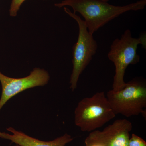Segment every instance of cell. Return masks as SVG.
I'll return each instance as SVG.
<instances>
[{
	"instance_id": "5b68a950",
	"label": "cell",
	"mask_w": 146,
	"mask_h": 146,
	"mask_svg": "<svg viewBox=\"0 0 146 146\" xmlns=\"http://www.w3.org/2000/svg\"><path fill=\"white\" fill-rule=\"evenodd\" d=\"M64 9L76 21L79 27L78 38L73 48V70L70 82V89L74 91L77 87L80 75L96 53L98 44L93 35L88 31L84 21L67 7H64Z\"/></svg>"
},
{
	"instance_id": "8fae6325",
	"label": "cell",
	"mask_w": 146,
	"mask_h": 146,
	"mask_svg": "<svg viewBox=\"0 0 146 146\" xmlns=\"http://www.w3.org/2000/svg\"><path fill=\"white\" fill-rule=\"evenodd\" d=\"M100 1H102L105 2H108L110 0H100Z\"/></svg>"
},
{
	"instance_id": "6da1fadb",
	"label": "cell",
	"mask_w": 146,
	"mask_h": 146,
	"mask_svg": "<svg viewBox=\"0 0 146 146\" xmlns=\"http://www.w3.org/2000/svg\"><path fill=\"white\" fill-rule=\"evenodd\" d=\"M146 5V0H140L124 6L112 5L100 0H64L54 4L59 8L71 7L74 13H80L91 35L121 14L129 11L143 10Z\"/></svg>"
},
{
	"instance_id": "4fadbf2b",
	"label": "cell",
	"mask_w": 146,
	"mask_h": 146,
	"mask_svg": "<svg viewBox=\"0 0 146 146\" xmlns=\"http://www.w3.org/2000/svg\"><path fill=\"white\" fill-rule=\"evenodd\" d=\"M14 146H19V145H15Z\"/></svg>"
},
{
	"instance_id": "7a4b0ae2",
	"label": "cell",
	"mask_w": 146,
	"mask_h": 146,
	"mask_svg": "<svg viewBox=\"0 0 146 146\" xmlns=\"http://www.w3.org/2000/svg\"><path fill=\"white\" fill-rule=\"evenodd\" d=\"M139 44L146 48V35H143L138 38H134L128 29L126 30L121 38L115 39L112 42L108 57L115 66L112 84L113 91H118L124 87L126 82L124 78L128 66L139 62L140 57L137 54V50Z\"/></svg>"
},
{
	"instance_id": "30bf717a",
	"label": "cell",
	"mask_w": 146,
	"mask_h": 146,
	"mask_svg": "<svg viewBox=\"0 0 146 146\" xmlns=\"http://www.w3.org/2000/svg\"><path fill=\"white\" fill-rule=\"evenodd\" d=\"M25 0H12L9 9V15L12 17H15L17 15L18 11L22 4Z\"/></svg>"
},
{
	"instance_id": "7c38bea8",
	"label": "cell",
	"mask_w": 146,
	"mask_h": 146,
	"mask_svg": "<svg viewBox=\"0 0 146 146\" xmlns=\"http://www.w3.org/2000/svg\"><path fill=\"white\" fill-rule=\"evenodd\" d=\"M100 146L97 145H92V146Z\"/></svg>"
},
{
	"instance_id": "52a82bcc",
	"label": "cell",
	"mask_w": 146,
	"mask_h": 146,
	"mask_svg": "<svg viewBox=\"0 0 146 146\" xmlns=\"http://www.w3.org/2000/svg\"><path fill=\"white\" fill-rule=\"evenodd\" d=\"M50 78L48 72L39 68H34L28 76L20 78L9 77L0 72V82L2 87L0 110L12 97L26 89L46 85Z\"/></svg>"
},
{
	"instance_id": "277c9868",
	"label": "cell",
	"mask_w": 146,
	"mask_h": 146,
	"mask_svg": "<svg viewBox=\"0 0 146 146\" xmlns=\"http://www.w3.org/2000/svg\"><path fill=\"white\" fill-rule=\"evenodd\" d=\"M106 97L116 115L129 117L146 115V85L141 79H133L119 91H108Z\"/></svg>"
},
{
	"instance_id": "8992f818",
	"label": "cell",
	"mask_w": 146,
	"mask_h": 146,
	"mask_svg": "<svg viewBox=\"0 0 146 146\" xmlns=\"http://www.w3.org/2000/svg\"><path fill=\"white\" fill-rule=\"evenodd\" d=\"M132 124L126 119L116 120L102 131H91L84 141L86 146H127Z\"/></svg>"
},
{
	"instance_id": "ba28073f",
	"label": "cell",
	"mask_w": 146,
	"mask_h": 146,
	"mask_svg": "<svg viewBox=\"0 0 146 146\" xmlns=\"http://www.w3.org/2000/svg\"><path fill=\"white\" fill-rule=\"evenodd\" d=\"M12 134L0 131V138L11 141L20 146H65L70 143L74 138L68 133L50 141H44L29 136L22 131H18L13 128L7 129Z\"/></svg>"
},
{
	"instance_id": "3957f363",
	"label": "cell",
	"mask_w": 146,
	"mask_h": 146,
	"mask_svg": "<svg viewBox=\"0 0 146 146\" xmlns=\"http://www.w3.org/2000/svg\"><path fill=\"white\" fill-rule=\"evenodd\" d=\"M75 124L83 132L101 127L116 117L104 92H97L79 102L74 112Z\"/></svg>"
},
{
	"instance_id": "9c48e42d",
	"label": "cell",
	"mask_w": 146,
	"mask_h": 146,
	"mask_svg": "<svg viewBox=\"0 0 146 146\" xmlns=\"http://www.w3.org/2000/svg\"><path fill=\"white\" fill-rule=\"evenodd\" d=\"M127 146H146V142L141 137L133 133L129 138Z\"/></svg>"
}]
</instances>
